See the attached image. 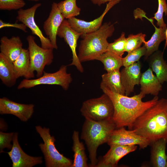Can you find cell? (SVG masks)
I'll return each instance as SVG.
<instances>
[{
    "label": "cell",
    "mask_w": 167,
    "mask_h": 167,
    "mask_svg": "<svg viewBox=\"0 0 167 167\" xmlns=\"http://www.w3.org/2000/svg\"><path fill=\"white\" fill-rule=\"evenodd\" d=\"M12 147L7 153L12 161V167H32L42 163V157H34L25 153L21 147L18 140V133H14Z\"/></svg>",
    "instance_id": "obj_12"
},
{
    "label": "cell",
    "mask_w": 167,
    "mask_h": 167,
    "mask_svg": "<svg viewBox=\"0 0 167 167\" xmlns=\"http://www.w3.org/2000/svg\"><path fill=\"white\" fill-rule=\"evenodd\" d=\"M107 143L109 146L138 145L140 149H144L150 144V141L146 138L137 134L133 130H126L124 127L113 130Z\"/></svg>",
    "instance_id": "obj_9"
},
{
    "label": "cell",
    "mask_w": 167,
    "mask_h": 167,
    "mask_svg": "<svg viewBox=\"0 0 167 167\" xmlns=\"http://www.w3.org/2000/svg\"><path fill=\"white\" fill-rule=\"evenodd\" d=\"M114 31V24L109 22L104 23L96 31L82 34L78 54L80 62L96 60L107 51L109 44L107 39L112 36Z\"/></svg>",
    "instance_id": "obj_4"
},
{
    "label": "cell",
    "mask_w": 167,
    "mask_h": 167,
    "mask_svg": "<svg viewBox=\"0 0 167 167\" xmlns=\"http://www.w3.org/2000/svg\"><path fill=\"white\" fill-rule=\"evenodd\" d=\"M116 128L113 119L96 121L85 118L80 138L86 145L91 162L90 166H95L98 161L96 157L98 147L107 143L111 133Z\"/></svg>",
    "instance_id": "obj_3"
},
{
    "label": "cell",
    "mask_w": 167,
    "mask_h": 167,
    "mask_svg": "<svg viewBox=\"0 0 167 167\" xmlns=\"http://www.w3.org/2000/svg\"><path fill=\"white\" fill-rule=\"evenodd\" d=\"M58 7L65 19L75 17L80 14L81 9L76 4V0H64L57 3Z\"/></svg>",
    "instance_id": "obj_28"
},
{
    "label": "cell",
    "mask_w": 167,
    "mask_h": 167,
    "mask_svg": "<svg viewBox=\"0 0 167 167\" xmlns=\"http://www.w3.org/2000/svg\"><path fill=\"white\" fill-rule=\"evenodd\" d=\"M5 27H13L15 28L25 32H27V27L24 24L21 23L18 24L17 23H6L2 20H0V28Z\"/></svg>",
    "instance_id": "obj_35"
},
{
    "label": "cell",
    "mask_w": 167,
    "mask_h": 167,
    "mask_svg": "<svg viewBox=\"0 0 167 167\" xmlns=\"http://www.w3.org/2000/svg\"><path fill=\"white\" fill-rule=\"evenodd\" d=\"M41 5V3H37L29 8L19 10L16 19L29 28L32 34L39 37L42 48L45 49L54 48L49 39L44 36L35 20L34 16L36 11Z\"/></svg>",
    "instance_id": "obj_10"
},
{
    "label": "cell",
    "mask_w": 167,
    "mask_h": 167,
    "mask_svg": "<svg viewBox=\"0 0 167 167\" xmlns=\"http://www.w3.org/2000/svg\"><path fill=\"white\" fill-rule=\"evenodd\" d=\"M14 133H5L0 132V152H4L3 150L5 148L11 149L12 145L11 142L12 141Z\"/></svg>",
    "instance_id": "obj_34"
},
{
    "label": "cell",
    "mask_w": 167,
    "mask_h": 167,
    "mask_svg": "<svg viewBox=\"0 0 167 167\" xmlns=\"http://www.w3.org/2000/svg\"><path fill=\"white\" fill-rule=\"evenodd\" d=\"M167 139L161 138L150 144L151 145V160L155 167H166V154Z\"/></svg>",
    "instance_id": "obj_21"
},
{
    "label": "cell",
    "mask_w": 167,
    "mask_h": 167,
    "mask_svg": "<svg viewBox=\"0 0 167 167\" xmlns=\"http://www.w3.org/2000/svg\"><path fill=\"white\" fill-rule=\"evenodd\" d=\"M80 111L85 118L100 121L113 119L114 109L109 97L104 93L99 97L84 101Z\"/></svg>",
    "instance_id": "obj_6"
},
{
    "label": "cell",
    "mask_w": 167,
    "mask_h": 167,
    "mask_svg": "<svg viewBox=\"0 0 167 167\" xmlns=\"http://www.w3.org/2000/svg\"><path fill=\"white\" fill-rule=\"evenodd\" d=\"M158 8L157 12L154 14L153 19L157 21L156 24L159 28H167V25L164 22L163 15H167V4L166 0H158Z\"/></svg>",
    "instance_id": "obj_32"
},
{
    "label": "cell",
    "mask_w": 167,
    "mask_h": 167,
    "mask_svg": "<svg viewBox=\"0 0 167 167\" xmlns=\"http://www.w3.org/2000/svg\"><path fill=\"white\" fill-rule=\"evenodd\" d=\"M34 105L18 103L3 97L0 98V113L11 114L18 117L23 122H27L32 117Z\"/></svg>",
    "instance_id": "obj_14"
},
{
    "label": "cell",
    "mask_w": 167,
    "mask_h": 167,
    "mask_svg": "<svg viewBox=\"0 0 167 167\" xmlns=\"http://www.w3.org/2000/svg\"><path fill=\"white\" fill-rule=\"evenodd\" d=\"M0 53L13 63L20 55L23 48V43L19 36L8 38L6 36L0 40Z\"/></svg>",
    "instance_id": "obj_18"
},
{
    "label": "cell",
    "mask_w": 167,
    "mask_h": 167,
    "mask_svg": "<svg viewBox=\"0 0 167 167\" xmlns=\"http://www.w3.org/2000/svg\"><path fill=\"white\" fill-rule=\"evenodd\" d=\"M146 35L142 33L130 34L126 38L125 52L128 53L140 47L145 41Z\"/></svg>",
    "instance_id": "obj_29"
},
{
    "label": "cell",
    "mask_w": 167,
    "mask_h": 167,
    "mask_svg": "<svg viewBox=\"0 0 167 167\" xmlns=\"http://www.w3.org/2000/svg\"><path fill=\"white\" fill-rule=\"evenodd\" d=\"M100 88L113 102L114 109L113 120L116 128L127 126L131 130L135 121L159 100L158 96H155L151 100L144 102L142 99L145 95L141 92L138 94L128 97L113 92L102 85Z\"/></svg>",
    "instance_id": "obj_1"
},
{
    "label": "cell",
    "mask_w": 167,
    "mask_h": 167,
    "mask_svg": "<svg viewBox=\"0 0 167 167\" xmlns=\"http://www.w3.org/2000/svg\"><path fill=\"white\" fill-rule=\"evenodd\" d=\"M163 52L158 50L148 58L150 67L161 84L165 82H167V63L163 58Z\"/></svg>",
    "instance_id": "obj_20"
},
{
    "label": "cell",
    "mask_w": 167,
    "mask_h": 167,
    "mask_svg": "<svg viewBox=\"0 0 167 167\" xmlns=\"http://www.w3.org/2000/svg\"><path fill=\"white\" fill-rule=\"evenodd\" d=\"M121 0H113L108 2L106 8L102 14L93 20L87 21L72 17L67 19L71 27L77 32L82 33H87L96 31L101 26L105 16L115 5Z\"/></svg>",
    "instance_id": "obj_13"
},
{
    "label": "cell",
    "mask_w": 167,
    "mask_h": 167,
    "mask_svg": "<svg viewBox=\"0 0 167 167\" xmlns=\"http://www.w3.org/2000/svg\"><path fill=\"white\" fill-rule=\"evenodd\" d=\"M100 85L105 86L111 91L125 95V92L122 84L119 69L107 72L101 75Z\"/></svg>",
    "instance_id": "obj_23"
},
{
    "label": "cell",
    "mask_w": 167,
    "mask_h": 167,
    "mask_svg": "<svg viewBox=\"0 0 167 167\" xmlns=\"http://www.w3.org/2000/svg\"><path fill=\"white\" fill-rule=\"evenodd\" d=\"M13 64L17 78L22 77H24L26 79L33 78L31 73L30 56L28 49L23 48Z\"/></svg>",
    "instance_id": "obj_22"
},
{
    "label": "cell",
    "mask_w": 167,
    "mask_h": 167,
    "mask_svg": "<svg viewBox=\"0 0 167 167\" xmlns=\"http://www.w3.org/2000/svg\"><path fill=\"white\" fill-rule=\"evenodd\" d=\"M139 84L141 92L145 95L151 94L157 96L162 90V84L150 67L141 74Z\"/></svg>",
    "instance_id": "obj_19"
},
{
    "label": "cell",
    "mask_w": 167,
    "mask_h": 167,
    "mask_svg": "<svg viewBox=\"0 0 167 167\" xmlns=\"http://www.w3.org/2000/svg\"><path fill=\"white\" fill-rule=\"evenodd\" d=\"M146 49L144 45L128 53L127 55L122 58L123 66L126 67L139 61L140 58L144 56Z\"/></svg>",
    "instance_id": "obj_31"
},
{
    "label": "cell",
    "mask_w": 167,
    "mask_h": 167,
    "mask_svg": "<svg viewBox=\"0 0 167 167\" xmlns=\"http://www.w3.org/2000/svg\"><path fill=\"white\" fill-rule=\"evenodd\" d=\"M112 0H91V1L93 4L100 6Z\"/></svg>",
    "instance_id": "obj_36"
},
{
    "label": "cell",
    "mask_w": 167,
    "mask_h": 167,
    "mask_svg": "<svg viewBox=\"0 0 167 167\" xmlns=\"http://www.w3.org/2000/svg\"><path fill=\"white\" fill-rule=\"evenodd\" d=\"M64 19L58 9L57 3L53 2L49 16L44 23L43 28L54 49L58 48L57 43L58 32Z\"/></svg>",
    "instance_id": "obj_15"
},
{
    "label": "cell",
    "mask_w": 167,
    "mask_h": 167,
    "mask_svg": "<svg viewBox=\"0 0 167 167\" xmlns=\"http://www.w3.org/2000/svg\"><path fill=\"white\" fill-rule=\"evenodd\" d=\"M67 66H61L56 72L53 73L44 71L42 75L36 79H24L17 87L19 89H28L40 85H55L67 90L72 81L70 73L67 72Z\"/></svg>",
    "instance_id": "obj_7"
},
{
    "label": "cell",
    "mask_w": 167,
    "mask_h": 167,
    "mask_svg": "<svg viewBox=\"0 0 167 167\" xmlns=\"http://www.w3.org/2000/svg\"><path fill=\"white\" fill-rule=\"evenodd\" d=\"M24 0H0V9L2 10H19L25 5Z\"/></svg>",
    "instance_id": "obj_33"
},
{
    "label": "cell",
    "mask_w": 167,
    "mask_h": 167,
    "mask_svg": "<svg viewBox=\"0 0 167 167\" xmlns=\"http://www.w3.org/2000/svg\"><path fill=\"white\" fill-rule=\"evenodd\" d=\"M28 44L31 65V73L33 77L34 72H36V76H41L45 66L51 64L54 59V48L45 49L38 46L36 42L35 37L28 35L26 38Z\"/></svg>",
    "instance_id": "obj_8"
},
{
    "label": "cell",
    "mask_w": 167,
    "mask_h": 167,
    "mask_svg": "<svg viewBox=\"0 0 167 167\" xmlns=\"http://www.w3.org/2000/svg\"><path fill=\"white\" fill-rule=\"evenodd\" d=\"M36 130L43 139L44 143L39 146L45 158L46 167H71L72 160L61 154L56 149L54 137L50 133L49 129L36 126Z\"/></svg>",
    "instance_id": "obj_5"
},
{
    "label": "cell",
    "mask_w": 167,
    "mask_h": 167,
    "mask_svg": "<svg viewBox=\"0 0 167 167\" xmlns=\"http://www.w3.org/2000/svg\"><path fill=\"white\" fill-rule=\"evenodd\" d=\"M79 131H74L72 139V150L74 152V161L71 167H88V159L83 143L79 140Z\"/></svg>",
    "instance_id": "obj_25"
},
{
    "label": "cell",
    "mask_w": 167,
    "mask_h": 167,
    "mask_svg": "<svg viewBox=\"0 0 167 167\" xmlns=\"http://www.w3.org/2000/svg\"><path fill=\"white\" fill-rule=\"evenodd\" d=\"M126 42L125 33L122 32L120 36L115 40L113 42L109 43L107 51L111 52L122 57L125 52Z\"/></svg>",
    "instance_id": "obj_30"
},
{
    "label": "cell",
    "mask_w": 167,
    "mask_h": 167,
    "mask_svg": "<svg viewBox=\"0 0 167 167\" xmlns=\"http://www.w3.org/2000/svg\"><path fill=\"white\" fill-rule=\"evenodd\" d=\"M107 152L100 159L95 167H115L119 161L127 154L135 151L136 145L129 146L113 145Z\"/></svg>",
    "instance_id": "obj_16"
},
{
    "label": "cell",
    "mask_w": 167,
    "mask_h": 167,
    "mask_svg": "<svg viewBox=\"0 0 167 167\" xmlns=\"http://www.w3.org/2000/svg\"><path fill=\"white\" fill-rule=\"evenodd\" d=\"M141 64L139 61L127 66L120 71L122 84L126 95L128 96L134 91V86L139 85L141 74Z\"/></svg>",
    "instance_id": "obj_17"
},
{
    "label": "cell",
    "mask_w": 167,
    "mask_h": 167,
    "mask_svg": "<svg viewBox=\"0 0 167 167\" xmlns=\"http://www.w3.org/2000/svg\"><path fill=\"white\" fill-rule=\"evenodd\" d=\"M165 42L164 46V49H165L167 46V27L166 28L165 31Z\"/></svg>",
    "instance_id": "obj_37"
},
{
    "label": "cell",
    "mask_w": 167,
    "mask_h": 167,
    "mask_svg": "<svg viewBox=\"0 0 167 167\" xmlns=\"http://www.w3.org/2000/svg\"><path fill=\"white\" fill-rule=\"evenodd\" d=\"M153 25L155 31L150 39L147 41H144V45L146 49L144 58L146 60L151 54L158 49L161 43L165 40V28H157L154 24L153 19H148Z\"/></svg>",
    "instance_id": "obj_26"
},
{
    "label": "cell",
    "mask_w": 167,
    "mask_h": 167,
    "mask_svg": "<svg viewBox=\"0 0 167 167\" xmlns=\"http://www.w3.org/2000/svg\"><path fill=\"white\" fill-rule=\"evenodd\" d=\"M0 79L6 86L11 87L16 83L18 78L13 63L0 53Z\"/></svg>",
    "instance_id": "obj_24"
},
{
    "label": "cell",
    "mask_w": 167,
    "mask_h": 167,
    "mask_svg": "<svg viewBox=\"0 0 167 167\" xmlns=\"http://www.w3.org/2000/svg\"><path fill=\"white\" fill-rule=\"evenodd\" d=\"M28 0L31 1L38 2L40 1V0Z\"/></svg>",
    "instance_id": "obj_38"
},
{
    "label": "cell",
    "mask_w": 167,
    "mask_h": 167,
    "mask_svg": "<svg viewBox=\"0 0 167 167\" xmlns=\"http://www.w3.org/2000/svg\"><path fill=\"white\" fill-rule=\"evenodd\" d=\"M166 167H167V165H166Z\"/></svg>",
    "instance_id": "obj_39"
},
{
    "label": "cell",
    "mask_w": 167,
    "mask_h": 167,
    "mask_svg": "<svg viewBox=\"0 0 167 167\" xmlns=\"http://www.w3.org/2000/svg\"><path fill=\"white\" fill-rule=\"evenodd\" d=\"M122 57L111 52L106 51L96 59L104 65V69L107 72L119 69L123 66Z\"/></svg>",
    "instance_id": "obj_27"
},
{
    "label": "cell",
    "mask_w": 167,
    "mask_h": 167,
    "mask_svg": "<svg viewBox=\"0 0 167 167\" xmlns=\"http://www.w3.org/2000/svg\"><path fill=\"white\" fill-rule=\"evenodd\" d=\"M82 34L73 29L70 26L67 19H65L58 29L57 36L64 39L71 51L72 62L69 66H75L79 71L83 73L84 69L79 59L76 50L78 40Z\"/></svg>",
    "instance_id": "obj_11"
},
{
    "label": "cell",
    "mask_w": 167,
    "mask_h": 167,
    "mask_svg": "<svg viewBox=\"0 0 167 167\" xmlns=\"http://www.w3.org/2000/svg\"><path fill=\"white\" fill-rule=\"evenodd\" d=\"M131 130L150 144L161 138L167 139V99H159L146 110L133 123Z\"/></svg>",
    "instance_id": "obj_2"
}]
</instances>
